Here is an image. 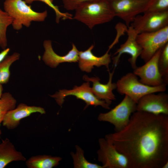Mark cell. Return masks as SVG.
<instances>
[{"label":"cell","instance_id":"1","mask_svg":"<svg viewBox=\"0 0 168 168\" xmlns=\"http://www.w3.org/2000/svg\"><path fill=\"white\" fill-rule=\"evenodd\" d=\"M105 138L127 158L129 168H161L168 161V116L136 111L121 130Z\"/></svg>","mask_w":168,"mask_h":168},{"label":"cell","instance_id":"2","mask_svg":"<svg viewBox=\"0 0 168 168\" xmlns=\"http://www.w3.org/2000/svg\"><path fill=\"white\" fill-rule=\"evenodd\" d=\"M73 18L92 29L95 26L104 24L115 17L107 0H96L84 3L75 10Z\"/></svg>","mask_w":168,"mask_h":168},{"label":"cell","instance_id":"3","mask_svg":"<svg viewBox=\"0 0 168 168\" xmlns=\"http://www.w3.org/2000/svg\"><path fill=\"white\" fill-rule=\"evenodd\" d=\"M3 7L4 11L13 18L12 25L16 30L21 29L23 25L29 27L32 21H43L48 15L47 10L36 12L23 0H5Z\"/></svg>","mask_w":168,"mask_h":168},{"label":"cell","instance_id":"4","mask_svg":"<svg viewBox=\"0 0 168 168\" xmlns=\"http://www.w3.org/2000/svg\"><path fill=\"white\" fill-rule=\"evenodd\" d=\"M117 90L122 95L130 97L136 103L144 95L150 93L163 92L166 89V85L152 86L145 85L138 80L133 73L129 72L122 76L117 82Z\"/></svg>","mask_w":168,"mask_h":168},{"label":"cell","instance_id":"5","mask_svg":"<svg viewBox=\"0 0 168 168\" xmlns=\"http://www.w3.org/2000/svg\"><path fill=\"white\" fill-rule=\"evenodd\" d=\"M136 110L137 103L129 96L125 95L121 102L114 108L107 113H100L98 119L113 125L117 132L128 125L131 115Z\"/></svg>","mask_w":168,"mask_h":168},{"label":"cell","instance_id":"6","mask_svg":"<svg viewBox=\"0 0 168 168\" xmlns=\"http://www.w3.org/2000/svg\"><path fill=\"white\" fill-rule=\"evenodd\" d=\"M136 40L142 49L140 57L146 63L168 43V26L155 31L139 33Z\"/></svg>","mask_w":168,"mask_h":168},{"label":"cell","instance_id":"7","mask_svg":"<svg viewBox=\"0 0 168 168\" xmlns=\"http://www.w3.org/2000/svg\"><path fill=\"white\" fill-rule=\"evenodd\" d=\"M70 95L84 101L86 104V107L89 105L100 106L105 109H110V105L104 100L98 99L94 95L90 87L89 82L83 83L80 86H75L72 90H60L55 94L50 96L54 98L57 104L61 106L65 97Z\"/></svg>","mask_w":168,"mask_h":168},{"label":"cell","instance_id":"8","mask_svg":"<svg viewBox=\"0 0 168 168\" xmlns=\"http://www.w3.org/2000/svg\"><path fill=\"white\" fill-rule=\"evenodd\" d=\"M150 0H113L109 1L115 16L124 21L127 27L134 18L143 13Z\"/></svg>","mask_w":168,"mask_h":168},{"label":"cell","instance_id":"9","mask_svg":"<svg viewBox=\"0 0 168 168\" xmlns=\"http://www.w3.org/2000/svg\"><path fill=\"white\" fill-rule=\"evenodd\" d=\"M139 34L159 30L168 26V10L148 12L138 15L130 25Z\"/></svg>","mask_w":168,"mask_h":168},{"label":"cell","instance_id":"10","mask_svg":"<svg viewBox=\"0 0 168 168\" xmlns=\"http://www.w3.org/2000/svg\"><path fill=\"white\" fill-rule=\"evenodd\" d=\"M98 142V160L102 163L103 168H129L126 157L111 143L103 138H100Z\"/></svg>","mask_w":168,"mask_h":168},{"label":"cell","instance_id":"11","mask_svg":"<svg viewBox=\"0 0 168 168\" xmlns=\"http://www.w3.org/2000/svg\"><path fill=\"white\" fill-rule=\"evenodd\" d=\"M161 49L158 50L144 64L140 67H137L134 69L133 73L140 77L139 81L142 83L152 86L166 84L159 72L158 67V59Z\"/></svg>","mask_w":168,"mask_h":168},{"label":"cell","instance_id":"12","mask_svg":"<svg viewBox=\"0 0 168 168\" xmlns=\"http://www.w3.org/2000/svg\"><path fill=\"white\" fill-rule=\"evenodd\" d=\"M126 30L128 37L126 40L121 44L120 47L117 49L114 53L115 56L112 58L113 65L114 68L117 66L119 62L121 55L123 54H127L131 56L128 59L132 68L134 69L137 66L136 62L138 57L140 55L142 49L136 40L138 34L135 30L130 26Z\"/></svg>","mask_w":168,"mask_h":168},{"label":"cell","instance_id":"13","mask_svg":"<svg viewBox=\"0 0 168 168\" xmlns=\"http://www.w3.org/2000/svg\"><path fill=\"white\" fill-rule=\"evenodd\" d=\"M150 93L141 97L137 104V110L155 114L168 115V95L164 93Z\"/></svg>","mask_w":168,"mask_h":168},{"label":"cell","instance_id":"14","mask_svg":"<svg viewBox=\"0 0 168 168\" xmlns=\"http://www.w3.org/2000/svg\"><path fill=\"white\" fill-rule=\"evenodd\" d=\"M35 113L44 114L46 111L44 108L40 106H29L23 103H20L16 108L9 110L6 114L2 120V124L8 130L14 129L20 124L22 119Z\"/></svg>","mask_w":168,"mask_h":168},{"label":"cell","instance_id":"15","mask_svg":"<svg viewBox=\"0 0 168 168\" xmlns=\"http://www.w3.org/2000/svg\"><path fill=\"white\" fill-rule=\"evenodd\" d=\"M43 45L44 52L42 59L45 63L50 67L55 68L63 63L78 62L79 51L74 44H72L71 49L64 56H60L54 52L50 40H44Z\"/></svg>","mask_w":168,"mask_h":168},{"label":"cell","instance_id":"16","mask_svg":"<svg viewBox=\"0 0 168 168\" xmlns=\"http://www.w3.org/2000/svg\"><path fill=\"white\" fill-rule=\"evenodd\" d=\"M94 47V45L93 44L87 50L79 51L78 61L79 68L82 71L90 72L94 66H105L109 71V65L111 62V55L109 54L110 49H108L103 56L97 57L92 52Z\"/></svg>","mask_w":168,"mask_h":168},{"label":"cell","instance_id":"17","mask_svg":"<svg viewBox=\"0 0 168 168\" xmlns=\"http://www.w3.org/2000/svg\"><path fill=\"white\" fill-rule=\"evenodd\" d=\"M109 79L106 84L100 82V79L98 77H89L86 75L83 76L84 80L87 82H91L93 86L91 89L94 95L98 99L104 100L106 103L110 105L112 100H116L115 96L113 91L116 89L117 85L115 83L112 82V78L114 72V70L110 72L109 70Z\"/></svg>","mask_w":168,"mask_h":168},{"label":"cell","instance_id":"18","mask_svg":"<svg viewBox=\"0 0 168 168\" xmlns=\"http://www.w3.org/2000/svg\"><path fill=\"white\" fill-rule=\"evenodd\" d=\"M22 153L17 151L13 144L7 138L0 143V168H4L9 163L14 161H26Z\"/></svg>","mask_w":168,"mask_h":168},{"label":"cell","instance_id":"19","mask_svg":"<svg viewBox=\"0 0 168 168\" xmlns=\"http://www.w3.org/2000/svg\"><path fill=\"white\" fill-rule=\"evenodd\" d=\"M62 158L49 155H39L31 157L26 161L28 168H52L58 166Z\"/></svg>","mask_w":168,"mask_h":168},{"label":"cell","instance_id":"20","mask_svg":"<svg viewBox=\"0 0 168 168\" xmlns=\"http://www.w3.org/2000/svg\"><path fill=\"white\" fill-rule=\"evenodd\" d=\"M20 54L14 52L10 55H7L0 63V84H6L8 82L10 75V68L12 64L19 59Z\"/></svg>","mask_w":168,"mask_h":168},{"label":"cell","instance_id":"21","mask_svg":"<svg viewBox=\"0 0 168 168\" xmlns=\"http://www.w3.org/2000/svg\"><path fill=\"white\" fill-rule=\"evenodd\" d=\"M76 152H71L75 168H103L102 166L87 161L84 155L83 149L78 145L75 146Z\"/></svg>","mask_w":168,"mask_h":168},{"label":"cell","instance_id":"22","mask_svg":"<svg viewBox=\"0 0 168 168\" xmlns=\"http://www.w3.org/2000/svg\"><path fill=\"white\" fill-rule=\"evenodd\" d=\"M13 21L12 17L5 11L0 8V47L2 49H5L7 46V30Z\"/></svg>","mask_w":168,"mask_h":168},{"label":"cell","instance_id":"23","mask_svg":"<svg viewBox=\"0 0 168 168\" xmlns=\"http://www.w3.org/2000/svg\"><path fill=\"white\" fill-rule=\"evenodd\" d=\"M16 100L9 92L3 93L0 98V125L6 114L16 107ZM1 131L0 129V136Z\"/></svg>","mask_w":168,"mask_h":168},{"label":"cell","instance_id":"24","mask_svg":"<svg viewBox=\"0 0 168 168\" xmlns=\"http://www.w3.org/2000/svg\"><path fill=\"white\" fill-rule=\"evenodd\" d=\"M159 72L164 83H168V43L162 48L158 61Z\"/></svg>","mask_w":168,"mask_h":168},{"label":"cell","instance_id":"25","mask_svg":"<svg viewBox=\"0 0 168 168\" xmlns=\"http://www.w3.org/2000/svg\"><path fill=\"white\" fill-rule=\"evenodd\" d=\"M26 3L30 4L35 1H40L43 2L51 8L54 11L56 15L55 21L57 23H58L60 19L63 20L72 19V15L69 13L61 12L58 7L54 5L50 0H24Z\"/></svg>","mask_w":168,"mask_h":168},{"label":"cell","instance_id":"26","mask_svg":"<svg viewBox=\"0 0 168 168\" xmlns=\"http://www.w3.org/2000/svg\"><path fill=\"white\" fill-rule=\"evenodd\" d=\"M166 10H168V0H150L144 13Z\"/></svg>","mask_w":168,"mask_h":168},{"label":"cell","instance_id":"27","mask_svg":"<svg viewBox=\"0 0 168 168\" xmlns=\"http://www.w3.org/2000/svg\"><path fill=\"white\" fill-rule=\"evenodd\" d=\"M96 0H63V7L68 10H74L85 3Z\"/></svg>","mask_w":168,"mask_h":168},{"label":"cell","instance_id":"28","mask_svg":"<svg viewBox=\"0 0 168 168\" xmlns=\"http://www.w3.org/2000/svg\"><path fill=\"white\" fill-rule=\"evenodd\" d=\"M10 51V49L7 48L4 49L0 53V63L2 62L7 56Z\"/></svg>","mask_w":168,"mask_h":168},{"label":"cell","instance_id":"29","mask_svg":"<svg viewBox=\"0 0 168 168\" xmlns=\"http://www.w3.org/2000/svg\"><path fill=\"white\" fill-rule=\"evenodd\" d=\"M3 88L2 84H0V98L1 97L2 94Z\"/></svg>","mask_w":168,"mask_h":168},{"label":"cell","instance_id":"30","mask_svg":"<svg viewBox=\"0 0 168 168\" xmlns=\"http://www.w3.org/2000/svg\"><path fill=\"white\" fill-rule=\"evenodd\" d=\"M168 168V161L166 162L162 166L161 168Z\"/></svg>","mask_w":168,"mask_h":168},{"label":"cell","instance_id":"31","mask_svg":"<svg viewBox=\"0 0 168 168\" xmlns=\"http://www.w3.org/2000/svg\"><path fill=\"white\" fill-rule=\"evenodd\" d=\"M54 0H50V1L52 2H53V1H54Z\"/></svg>","mask_w":168,"mask_h":168},{"label":"cell","instance_id":"32","mask_svg":"<svg viewBox=\"0 0 168 168\" xmlns=\"http://www.w3.org/2000/svg\"><path fill=\"white\" fill-rule=\"evenodd\" d=\"M107 0L109 1H110L113 0Z\"/></svg>","mask_w":168,"mask_h":168}]
</instances>
